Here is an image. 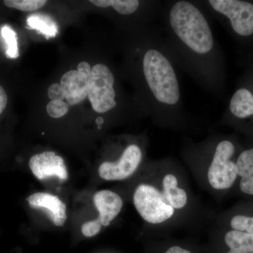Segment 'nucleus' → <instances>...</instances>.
I'll return each instance as SVG.
<instances>
[{"label": "nucleus", "mask_w": 253, "mask_h": 253, "mask_svg": "<svg viewBox=\"0 0 253 253\" xmlns=\"http://www.w3.org/2000/svg\"><path fill=\"white\" fill-rule=\"evenodd\" d=\"M169 24L174 34L191 51L207 54L214 47V37L207 19L199 8L186 1L173 5Z\"/></svg>", "instance_id": "obj_1"}, {"label": "nucleus", "mask_w": 253, "mask_h": 253, "mask_svg": "<svg viewBox=\"0 0 253 253\" xmlns=\"http://www.w3.org/2000/svg\"><path fill=\"white\" fill-rule=\"evenodd\" d=\"M143 72L150 90L158 102L174 106L180 99V89L175 71L169 59L158 49L145 53Z\"/></svg>", "instance_id": "obj_2"}, {"label": "nucleus", "mask_w": 253, "mask_h": 253, "mask_svg": "<svg viewBox=\"0 0 253 253\" xmlns=\"http://www.w3.org/2000/svg\"><path fill=\"white\" fill-rule=\"evenodd\" d=\"M133 202L141 217L151 224L162 223L174 214V208L166 203L162 193L154 186H138L134 191Z\"/></svg>", "instance_id": "obj_3"}, {"label": "nucleus", "mask_w": 253, "mask_h": 253, "mask_svg": "<svg viewBox=\"0 0 253 253\" xmlns=\"http://www.w3.org/2000/svg\"><path fill=\"white\" fill-rule=\"evenodd\" d=\"M217 13L225 16L232 31L243 39H253V3L242 0H210Z\"/></svg>", "instance_id": "obj_4"}, {"label": "nucleus", "mask_w": 253, "mask_h": 253, "mask_svg": "<svg viewBox=\"0 0 253 253\" xmlns=\"http://www.w3.org/2000/svg\"><path fill=\"white\" fill-rule=\"evenodd\" d=\"M114 82V76L106 65L99 63L91 68L88 96L96 112H108L117 105Z\"/></svg>", "instance_id": "obj_5"}, {"label": "nucleus", "mask_w": 253, "mask_h": 253, "mask_svg": "<svg viewBox=\"0 0 253 253\" xmlns=\"http://www.w3.org/2000/svg\"><path fill=\"white\" fill-rule=\"evenodd\" d=\"M235 151L231 141H221L218 144L208 172V181L213 189H228L234 184L238 176L237 166L231 158Z\"/></svg>", "instance_id": "obj_6"}, {"label": "nucleus", "mask_w": 253, "mask_h": 253, "mask_svg": "<svg viewBox=\"0 0 253 253\" xmlns=\"http://www.w3.org/2000/svg\"><path fill=\"white\" fill-rule=\"evenodd\" d=\"M242 81L231 97L229 112L236 121L253 123V56Z\"/></svg>", "instance_id": "obj_7"}, {"label": "nucleus", "mask_w": 253, "mask_h": 253, "mask_svg": "<svg viewBox=\"0 0 253 253\" xmlns=\"http://www.w3.org/2000/svg\"><path fill=\"white\" fill-rule=\"evenodd\" d=\"M142 158L140 148L131 144L125 149L116 162H104L99 168L101 179L106 181H119L129 177L139 167Z\"/></svg>", "instance_id": "obj_8"}, {"label": "nucleus", "mask_w": 253, "mask_h": 253, "mask_svg": "<svg viewBox=\"0 0 253 253\" xmlns=\"http://www.w3.org/2000/svg\"><path fill=\"white\" fill-rule=\"evenodd\" d=\"M29 168L33 175L39 180L56 177L60 181L67 180V168L61 156L53 151H44L32 156Z\"/></svg>", "instance_id": "obj_9"}, {"label": "nucleus", "mask_w": 253, "mask_h": 253, "mask_svg": "<svg viewBox=\"0 0 253 253\" xmlns=\"http://www.w3.org/2000/svg\"><path fill=\"white\" fill-rule=\"evenodd\" d=\"M27 201L31 208L44 210L48 218L55 226L61 227L67 220L66 204L55 195L36 193L28 196Z\"/></svg>", "instance_id": "obj_10"}, {"label": "nucleus", "mask_w": 253, "mask_h": 253, "mask_svg": "<svg viewBox=\"0 0 253 253\" xmlns=\"http://www.w3.org/2000/svg\"><path fill=\"white\" fill-rule=\"evenodd\" d=\"M93 201L99 212V217L95 219L102 226L110 225L121 210L123 203L119 195L110 190H102L94 195Z\"/></svg>", "instance_id": "obj_11"}, {"label": "nucleus", "mask_w": 253, "mask_h": 253, "mask_svg": "<svg viewBox=\"0 0 253 253\" xmlns=\"http://www.w3.org/2000/svg\"><path fill=\"white\" fill-rule=\"evenodd\" d=\"M89 78L78 71H68L63 75L61 86L68 104L74 106L86 99L89 91Z\"/></svg>", "instance_id": "obj_12"}, {"label": "nucleus", "mask_w": 253, "mask_h": 253, "mask_svg": "<svg viewBox=\"0 0 253 253\" xmlns=\"http://www.w3.org/2000/svg\"><path fill=\"white\" fill-rule=\"evenodd\" d=\"M236 163L238 176L241 177L240 189L245 194L253 195V147L243 151Z\"/></svg>", "instance_id": "obj_13"}, {"label": "nucleus", "mask_w": 253, "mask_h": 253, "mask_svg": "<svg viewBox=\"0 0 253 253\" xmlns=\"http://www.w3.org/2000/svg\"><path fill=\"white\" fill-rule=\"evenodd\" d=\"M163 196L165 201L174 209H181L187 203L186 191L178 187V181L173 174H167L163 180Z\"/></svg>", "instance_id": "obj_14"}, {"label": "nucleus", "mask_w": 253, "mask_h": 253, "mask_svg": "<svg viewBox=\"0 0 253 253\" xmlns=\"http://www.w3.org/2000/svg\"><path fill=\"white\" fill-rule=\"evenodd\" d=\"M224 240L229 248L226 253H253V234L231 230L226 233Z\"/></svg>", "instance_id": "obj_15"}, {"label": "nucleus", "mask_w": 253, "mask_h": 253, "mask_svg": "<svg viewBox=\"0 0 253 253\" xmlns=\"http://www.w3.org/2000/svg\"><path fill=\"white\" fill-rule=\"evenodd\" d=\"M28 26L39 31L46 38H54L58 33L56 23L49 16L42 14H34L28 16Z\"/></svg>", "instance_id": "obj_16"}, {"label": "nucleus", "mask_w": 253, "mask_h": 253, "mask_svg": "<svg viewBox=\"0 0 253 253\" xmlns=\"http://www.w3.org/2000/svg\"><path fill=\"white\" fill-rule=\"evenodd\" d=\"M91 3L101 8L113 7L119 14L129 15L135 12L139 8L137 0H91Z\"/></svg>", "instance_id": "obj_17"}, {"label": "nucleus", "mask_w": 253, "mask_h": 253, "mask_svg": "<svg viewBox=\"0 0 253 253\" xmlns=\"http://www.w3.org/2000/svg\"><path fill=\"white\" fill-rule=\"evenodd\" d=\"M1 36L4 38L6 44L7 50L6 55L10 59H16L19 56L17 43V36L12 28L9 26H4L1 28Z\"/></svg>", "instance_id": "obj_18"}, {"label": "nucleus", "mask_w": 253, "mask_h": 253, "mask_svg": "<svg viewBox=\"0 0 253 253\" xmlns=\"http://www.w3.org/2000/svg\"><path fill=\"white\" fill-rule=\"evenodd\" d=\"M44 0H5L4 4L12 9L23 11H33L41 9L46 4Z\"/></svg>", "instance_id": "obj_19"}, {"label": "nucleus", "mask_w": 253, "mask_h": 253, "mask_svg": "<svg viewBox=\"0 0 253 253\" xmlns=\"http://www.w3.org/2000/svg\"><path fill=\"white\" fill-rule=\"evenodd\" d=\"M231 226L233 230L253 234V217L245 215L234 216L231 219Z\"/></svg>", "instance_id": "obj_20"}, {"label": "nucleus", "mask_w": 253, "mask_h": 253, "mask_svg": "<svg viewBox=\"0 0 253 253\" xmlns=\"http://www.w3.org/2000/svg\"><path fill=\"white\" fill-rule=\"evenodd\" d=\"M68 111V105L63 101H51L46 106V112L51 118L63 117Z\"/></svg>", "instance_id": "obj_21"}, {"label": "nucleus", "mask_w": 253, "mask_h": 253, "mask_svg": "<svg viewBox=\"0 0 253 253\" xmlns=\"http://www.w3.org/2000/svg\"><path fill=\"white\" fill-rule=\"evenodd\" d=\"M102 226L96 220H91L83 224L82 226V233L86 237H93L99 234Z\"/></svg>", "instance_id": "obj_22"}, {"label": "nucleus", "mask_w": 253, "mask_h": 253, "mask_svg": "<svg viewBox=\"0 0 253 253\" xmlns=\"http://www.w3.org/2000/svg\"><path fill=\"white\" fill-rule=\"evenodd\" d=\"M48 96L51 101H63L65 99L64 91H63L61 84L58 83H54V84L50 85L48 89Z\"/></svg>", "instance_id": "obj_23"}, {"label": "nucleus", "mask_w": 253, "mask_h": 253, "mask_svg": "<svg viewBox=\"0 0 253 253\" xmlns=\"http://www.w3.org/2000/svg\"><path fill=\"white\" fill-rule=\"evenodd\" d=\"M78 71L80 73H83V75L86 76V77L90 78L91 74V68L90 65L85 61H82L78 66Z\"/></svg>", "instance_id": "obj_24"}, {"label": "nucleus", "mask_w": 253, "mask_h": 253, "mask_svg": "<svg viewBox=\"0 0 253 253\" xmlns=\"http://www.w3.org/2000/svg\"><path fill=\"white\" fill-rule=\"evenodd\" d=\"M6 104H7V95L4 88L0 86V115L6 109Z\"/></svg>", "instance_id": "obj_25"}, {"label": "nucleus", "mask_w": 253, "mask_h": 253, "mask_svg": "<svg viewBox=\"0 0 253 253\" xmlns=\"http://www.w3.org/2000/svg\"><path fill=\"white\" fill-rule=\"evenodd\" d=\"M166 253H191L187 250L181 249L179 246H172L170 249L168 250Z\"/></svg>", "instance_id": "obj_26"}, {"label": "nucleus", "mask_w": 253, "mask_h": 253, "mask_svg": "<svg viewBox=\"0 0 253 253\" xmlns=\"http://www.w3.org/2000/svg\"><path fill=\"white\" fill-rule=\"evenodd\" d=\"M96 123H99V124H101V123H103V119L101 118H98L96 119Z\"/></svg>", "instance_id": "obj_27"}]
</instances>
